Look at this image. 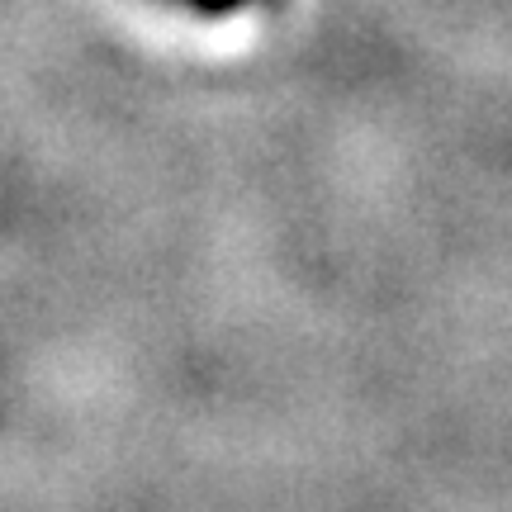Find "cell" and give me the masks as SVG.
Listing matches in <instances>:
<instances>
[{
	"label": "cell",
	"mask_w": 512,
	"mask_h": 512,
	"mask_svg": "<svg viewBox=\"0 0 512 512\" xmlns=\"http://www.w3.org/2000/svg\"><path fill=\"white\" fill-rule=\"evenodd\" d=\"M190 5H200V10H233L242 0H190Z\"/></svg>",
	"instance_id": "obj_1"
}]
</instances>
